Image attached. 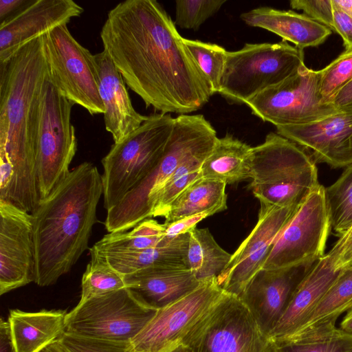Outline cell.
<instances>
[{"instance_id": "1", "label": "cell", "mask_w": 352, "mask_h": 352, "mask_svg": "<svg viewBox=\"0 0 352 352\" xmlns=\"http://www.w3.org/2000/svg\"><path fill=\"white\" fill-rule=\"evenodd\" d=\"M175 26L157 1L126 0L109 10L100 38L126 85L146 107L186 115L213 94Z\"/></svg>"}, {"instance_id": "2", "label": "cell", "mask_w": 352, "mask_h": 352, "mask_svg": "<svg viewBox=\"0 0 352 352\" xmlns=\"http://www.w3.org/2000/svg\"><path fill=\"white\" fill-rule=\"evenodd\" d=\"M49 77L43 36L0 64V201L28 212L40 202L34 134Z\"/></svg>"}, {"instance_id": "3", "label": "cell", "mask_w": 352, "mask_h": 352, "mask_svg": "<svg viewBox=\"0 0 352 352\" xmlns=\"http://www.w3.org/2000/svg\"><path fill=\"white\" fill-rule=\"evenodd\" d=\"M102 195V175L85 162L40 201L32 213L38 285L55 284L89 248Z\"/></svg>"}, {"instance_id": "4", "label": "cell", "mask_w": 352, "mask_h": 352, "mask_svg": "<svg viewBox=\"0 0 352 352\" xmlns=\"http://www.w3.org/2000/svg\"><path fill=\"white\" fill-rule=\"evenodd\" d=\"M217 132L203 115H179L164 153L157 166L114 207L107 210L104 222L109 233L131 230L152 217L153 200L176 169L197 154L212 149Z\"/></svg>"}, {"instance_id": "5", "label": "cell", "mask_w": 352, "mask_h": 352, "mask_svg": "<svg viewBox=\"0 0 352 352\" xmlns=\"http://www.w3.org/2000/svg\"><path fill=\"white\" fill-rule=\"evenodd\" d=\"M250 185L260 203L296 207L320 184L314 160L299 146L277 133L252 147Z\"/></svg>"}, {"instance_id": "6", "label": "cell", "mask_w": 352, "mask_h": 352, "mask_svg": "<svg viewBox=\"0 0 352 352\" xmlns=\"http://www.w3.org/2000/svg\"><path fill=\"white\" fill-rule=\"evenodd\" d=\"M175 122L169 113H154L102 158L103 203L107 210L118 204L160 161Z\"/></svg>"}, {"instance_id": "7", "label": "cell", "mask_w": 352, "mask_h": 352, "mask_svg": "<svg viewBox=\"0 0 352 352\" xmlns=\"http://www.w3.org/2000/svg\"><path fill=\"white\" fill-rule=\"evenodd\" d=\"M305 65L303 50L285 41L276 43H245L228 52L219 94L232 103L246 104Z\"/></svg>"}, {"instance_id": "8", "label": "cell", "mask_w": 352, "mask_h": 352, "mask_svg": "<svg viewBox=\"0 0 352 352\" xmlns=\"http://www.w3.org/2000/svg\"><path fill=\"white\" fill-rule=\"evenodd\" d=\"M74 104L47 79L42 89L35 126V149L40 201L67 177L77 151L71 122Z\"/></svg>"}, {"instance_id": "9", "label": "cell", "mask_w": 352, "mask_h": 352, "mask_svg": "<svg viewBox=\"0 0 352 352\" xmlns=\"http://www.w3.org/2000/svg\"><path fill=\"white\" fill-rule=\"evenodd\" d=\"M157 311L140 303L125 287L79 302L67 313L65 332L86 338L131 342Z\"/></svg>"}, {"instance_id": "10", "label": "cell", "mask_w": 352, "mask_h": 352, "mask_svg": "<svg viewBox=\"0 0 352 352\" xmlns=\"http://www.w3.org/2000/svg\"><path fill=\"white\" fill-rule=\"evenodd\" d=\"M268 342L241 299L224 292L182 344L191 352H267Z\"/></svg>"}, {"instance_id": "11", "label": "cell", "mask_w": 352, "mask_h": 352, "mask_svg": "<svg viewBox=\"0 0 352 352\" xmlns=\"http://www.w3.org/2000/svg\"><path fill=\"white\" fill-rule=\"evenodd\" d=\"M43 38L49 80L74 104L91 115L104 113L94 55L74 38L67 25Z\"/></svg>"}, {"instance_id": "12", "label": "cell", "mask_w": 352, "mask_h": 352, "mask_svg": "<svg viewBox=\"0 0 352 352\" xmlns=\"http://www.w3.org/2000/svg\"><path fill=\"white\" fill-rule=\"evenodd\" d=\"M245 104L253 115L276 126L309 124L338 113L320 94L319 71L305 65Z\"/></svg>"}, {"instance_id": "13", "label": "cell", "mask_w": 352, "mask_h": 352, "mask_svg": "<svg viewBox=\"0 0 352 352\" xmlns=\"http://www.w3.org/2000/svg\"><path fill=\"white\" fill-rule=\"evenodd\" d=\"M331 230L324 187L320 185L298 206L262 269L278 270L317 261L325 255Z\"/></svg>"}, {"instance_id": "14", "label": "cell", "mask_w": 352, "mask_h": 352, "mask_svg": "<svg viewBox=\"0 0 352 352\" xmlns=\"http://www.w3.org/2000/svg\"><path fill=\"white\" fill-rule=\"evenodd\" d=\"M217 278L204 282L192 292L157 310L132 340L136 352H170L182 344L191 328L221 297Z\"/></svg>"}, {"instance_id": "15", "label": "cell", "mask_w": 352, "mask_h": 352, "mask_svg": "<svg viewBox=\"0 0 352 352\" xmlns=\"http://www.w3.org/2000/svg\"><path fill=\"white\" fill-rule=\"evenodd\" d=\"M297 207L278 208L260 203L255 226L217 278L218 285L225 292L236 296L242 293L263 268L276 239Z\"/></svg>"}, {"instance_id": "16", "label": "cell", "mask_w": 352, "mask_h": 352, "mask_svg": "<svg viewBox=\"0 0 352 352\" xmlns=\"http://www.w3.org/2000/svg\"><path fill=\"white\" fill-rule=\"evenodd\" d=\"M34 218L0 201V294L35 282Z\"/></svg>"}, {"instance_id": "17", "label": "cell", "mask_w": 352, "mask_h": 352, "mask_svg": "<svg viewBox=\"0 0 352 352\" xmlns=\"http://www.w3.org/2000/svg\"><path fill=\"white\" fill-rule=\"evenodd\" d=\"M84 9L72 0H34L0 24V64L7 62L30 42L67 25Z\"/></svg>"}, {"instance_id": "18", "label": "cell", "mask_w": 352, "mask_h": 352, "mask_svg": "<svg viewBox=\"0 0 352 352\" xmlns=\"http://www.w3.org/2000/svg\"><path fill=\"white\" fill-rule=\"evenodd\" d=\"M316 262L278 270L261 269L238 296L267 338Z\"/></svg>"}, {"instance_id": "19", "label": "cell", "mask_w": 352, "mask_h": 352, "mask_svg": "<svg viewBox=\"0 0 352 352\" xmlns=\"http://www.w3.org/2000/svg\"><path fill=\"white\" fill-rule=\"evenodd\" d=\"M276 133L316 162L334 167L352 164V113H337L319 121L276 126Z\"/></svg>"}, {"instance_id": "20", "label": "cell", "mask_w": 352, "mask_h": 352, "mask_svg": "<svg viewBox=\"0 0 352 352\" xmlns=\"http://www.w3.org/2000/svg\"><path fill=\"white\" fill-rule=\"evenodd\" d=\"M99 78V91L104 111L106 130L114 143L122 140L138 128L148 118L134 109L126 83L109 56L103 50L94 54Z\"/></svg>"}, {"instance_id": "21", "label": "cell", "mask_w": 352, "mask_h": 352, "mask_svg": "<svg viewBox=\"0 0 352 352\" xmlns=\"http://www.w3.org/2000/svg\"><path fill=\"white\" fill-rule=\"evenodd\" d=\"M341 270L336 267L328 254L318 260L296 287L267 339L280 340L292 334L333 285Z\"/></svg>"}, {"instance_id": "22", "label": "cell", "mask_w": 352, "mask_h": 352, "mask_svg": "<svg viewBox=\"0 0 352 352\" xmlns=\"http://www.w3.org/2000/svg\"><path fill=\"white\" fill-rule=\"evenodd\" d=\"M124 278L135 298L144 306L156 310L181 299L201 283L189 267H154Z\"/></svg>"}, {"instance_id": "23", "label": "cell", "mask_w": 352, "mask_h": 352, "mask_svg": "<svg viewBox=\"0 0 352 352\" xmlns=\"http://www.w3.org/2000/svg\"><path fill=\"white\" fill-rule=\"evenodd\" d=\"M240 18L247 25L277 34L301 50L320 45L332 32L303 14L270 7L252 9L242 13Z\"/></svg>"}, {"instance_id": "24", "label": "cell", "mask_w": 352, "mask_h": 352, "mask_svg": "<svg viewBox=\"0 0 352 352\" xmlns=\"http://www.w3.org/2000/svg\"><path fill=\"white\" fill-rule=\"evenodd\" d=\"M65 310H10L8 320L16 352H40L65 332Z\"/></svg>"}, {"instance_id": "25", "label": "cell", "mask_w": 352, "mask_h": 352, "mask_svg": "<svg viewBox=\"0 0 352 352\" xmlns=\"http://www.w3.org/2000/svg\"><path fill=\"white\" fill-rule=\"evenodd\" d=\"M351 308L352 265L342 269L335 282L303 322L292 334L283 339L308 338L330 331L336 327V322L340 316Z\"/></svg>"}, {"instance_id": "26", "label": "cell", "mask_w": 352, "mask_h": 352, "mask_svg": "<svg viewBox=\"0 0 352 352\" xmlns=\"http://www.w3.org/2000/svg\"><path fill=\"white\" fill-rule=\"evenodd\" d=\"M190 233L167 239L158 246L133 252H109L103 256L110 265L123 276L160 267H189L187 252Z\"/></svg>"}, {"instance_id": "27", "label": "cell", "mask_w": 352, "mask_h": 352, "mask_svg": "<svg viewBox=\"0 0 352 352\" xmlns=\"http://www.w3.org/2000/svg\"><path fill=\"white\" fill-rule=\"evenodd\" d=\"M252 147L227 133L217 138L201 166L202 178L232 184L251 179Z\"/></svg>"}, {"instance_id": "28", "label": "cell", "mask_w": 352, "mask_h": 352, "mask_svg": "<svg viewBox=\"0 0 352 352\" xmlns=\"http://www.w3.org/2000/svg\"><path fill=\"white\" fill-rule=\"evenodd\" d=\"M226 185L221 181L202 177L195 181L170 204L164 223L201 213L211 216L226 210Z\"/></svg>"}, {"instance_id": "29", "label": "cell", "mask_w": 352, "mask_h": 352, "mask_svg": "<svg viewBox=\"0 0 352 352\" xmlns=\"http://www.w3.org/2000/svg\"><path fill=\"white\" fill-rule=\"evenodd\" d=\"M190 233L187 261L189 269L199 282L217 278L226 268L232 254L216 242L208 228Z\"/></svg>"}, {"instance_id": "30", "label": "cell", "mask_w": 352, "mask_h": 352, "mask_svg": "<svg viewBox=\"0 0 352 352\" xmlns=\"http://www.w3.org/2000/svg\"><path fill=\"white\" fill-rule=\"evenodd\" d=\"M165 239L164 224L149 218L130 231L104 235L90 249L98 253L139 252L155 248Z\"/></svg>"}, {"instance_id": "31", "label": "cell", "mask_w": 352, "mask_h": 352, "mask_svg": "<svg viewBox=\"0 0 352 352\" xmlns=\"http://www.w3.org/2000/svg\"><path fill=\"white\" fill-rule=\"evenodd\" d=\"M211 151L194 155L176 169L155 196L152 203V217H164L173 201L189 185L201 178V166Z\"/></svg>"}, {"instance_id": "32", "label": "cell", "mask_w": 352, "mask_h": 352, "mask_svg": "<svg viewBox=\"0 0 352 352\" xmlns=\"http://www.w3.org/2000/svg\"><path fill=\"white\" fill-rule=\"evenodd\" d=\"M268 340L267 352H352V333L337 327L308 338Z\"/></svg>"}, {"instance_id": "33", "label": "cell", "mask_w": 352, "mask_h": 352, "mask_svg": "<svg viewBox=\"0 0 352 352\" xmlns=\"http://www.w3.org/2000/svg\"><path fill=\"white\" fill-rule=\"evenodd\" d=\"M91 260L81 280L79 302L127 287L124 276L113 269L102 255L90 250Z\"/></svg>"}, {"instance_id": "34", "label": "cell", "mask_w": 352, "mask_h": 352, "mask_svg": "<svg viewBox=\"0 0 352 352\" xmlns=\"http://www.w3.org/2000/svg\"><path fill=\"white\" fill-rule=\"evenodd\" d=\"M324 191L331 229L340 237L352 227V164Z\"/></svg>"}, {"instance_id": "35", "label": "cell", "mask_w": 352, "mask_h": 352, "mask_svg": "<svg viewBox=\"0 0 352 352\" xmlns=\"http://www.w3.org/2000/svg\"><path fill=\"white\" fill-rule=\"evenodd\" d=\"M184 42L197 65L207 78L212 94H219L228 51L217 44L198 40L184 38Z\"/></svg>"}, {"instance_id": "36", "label": "cell", "mask_w": 352, "mask_h": 352, "mask_svg": "<svg viewBox=\"0 0 352 352\" xmlns=\"http://www.w3.org/2000/svg\"><path fill=\"white\" fill-rule=\"evenodd\" d=\"M226 0H177L174 23L182 29L196 30L215 14Z\"/></svg>"}, {"instance_id": "37", "label": "cell", "mask_w": 352, "mask_h": 352, "mask_svg": "<svg viewBox=\"0 0 352 352\" xmlns=\"http://www.w3.org/2000/svg\"><path fill=\"white\" fill-rule=\"evenodd\" d=\"M320 72V94L326 102L352 80V49L345 50Z\"/></svg>"}, {"instance_id": "38", "label": "cell", "mask_w": 352, "mask_h": 352, "mask_svg": "<svg viewBox=\"0 0 352 352\" xmlns=\"http://www.w3.org/2000/svg\"><path fill=\"white\" fill-rule=\"evenodd\" d=\"M69 352H136L131 342L86 338L64 332L58 339Z\"/></svg>"}, {"instance_id": "39", "label": "cell", "mask_w": 352, "mask_h": 352, "mask_svg": "<svg viewBox=\"0 0 352 352\" xmlns=\"http://www.w3.org/2000/svg\"><path fill=\"white\" fill-rule=\"evenodd\" d=\"M289 4L293 9L302 10L303 14L334 31L331 0H292Z\"/></svg>"}, {"instance_id": "40", "label": "cell", "mask_w": 352, "mask_h": 352, "mask_svg": "<svg viewBox=\"0 0 352 352\" xmlns=\"http://www.w3.org/2000/svg\"><path fill=\"white\" fill-rule=\"evenodd\" d=\"M210 217L207 213H201L181 219L165 226V237L173 239L179 235L188 233L195 229L201 221Z\"/></svg>"}, {"instance_id": "41", "label": "cell", "mask_w": 352, "mask_h": 352, "mask_svg": "<svg viewBox=\"0 0 352 352\" xmlns=\"http://www.w3.org/2000/svg\"><path fill=\"white\" fill-rule=\"evenodd\" d=\"M333 28L343 40L345 50L352 49V17L333 6Z\"/></svg>"}, {"instance_id": "42", "label": "cell", "mask_w": 352, "mask_h": 352, "mask_svg": "<svg viewBox=\"0 0 352 352\" xmlns=\"http://www.w3.org/2000/svg\"><path fill=\"white\" fill-rule=\"evenodd\" d=\"M338 113H352V80L330 100Z\"/></svg>"}, {"instance_id": "43", "label": "cell", "mask_w": 352, "mask_h": 352, "mask_svg": "<svg viewBox=\"0 0 352 352\" xmlns=\"http://www.w3.org/2000/svg\"><path fill=\"white\" fill-rule=\"evenodd\" d=\"M0 352H16L8 322L0 319Z\"/></svg>"}, {"instance_id": "44", "label": "cell", "mask_w": 352, "mask_h": 352, "mask_svg": "<svg viewBox=\"0 0 352 352\" xmlns=\"http://www.w3.org/2000/svg\"><path fill=\"white\" fill-rule=\"evenodd\" d=\"M30 0H0V20L3 21L8 17L25 6Z\"/></svg>"}, {"instance_id": "45", "label": "cell", "mask_w": 352, "mask_h": 352, "mask_svg": "<svg viewBox=\"0 0 352 352\" xmlns=\"http://www.w3.org/2000/svg\"><path fill=\"white\" fill-rule=\"evenodd\" d=\"M352 243V227L339 238L332 249L327 254L331 258H336L346 247Z\"/></svg>"}, {"instance_id": "46", "label": "cell", "mask_w": 352, "mask_h": 352, "mask_svg": "<svg viewBox=\"0 0 352 352\" xmlns=\"http://www.w3.org/2000/svg\"><path fill=\"white\" fill-rule=\"evenodd\" d=\"M335 266L338 270H342L352 265V243L342 250L334 258H332Z\"/></svg>"}, {"instance_id": "47", "label": "cell", "mask_w": 352, "mask_h": 352, "mask_svg": "<svg viewBox=\"0 0 352 352\" xmlns=\"http://www.w3.org/2000/svg\"><path fill=\"white\" fill-rule=\"evenodd\" d=\"M333 6L352 17V0H331Z\"/></svg>"}, {"instance_id": "48", "label": "cell", "mask_w": 352, "mask_h": 352, "mask_svg": "<svg viewBox=\"0 0 352 352\" xmlns=\"http://www.w3.org/2000/svg\"><path fill=\"white\" fill-rule=\"evenodd\" d=\"M340 328L344 331L352 333V308L347 311L343 318Z\"/></svg>"}, {"instance_id": "49", "label": "cell", "mask_w": 352, "mask_h": 352, "mask_svg": "<svg viewBox=\"0 0 352 352\" xmlns=\"http://www.w3.org/2000/svg\"><path fill=\"white\" fill-rule=\"evenodd\" d=\"M40 352H69L59 342L58 340L50 344Z\"/></svg>"}, {"instance_id": "50", "label": "cell", "mask_w": 352, "mask_h": 352, "mask_svg": "<svg viewBox=\"0 0 352 352\" xmlns=\"http://www.w3.org/2000/svg\"><path fill=\"white\" fill-rule=\"evenodd\" d=\"M170 352H191V351L184 344H180L177 347L171 350Z\"/></svg>"}]
</instances>
